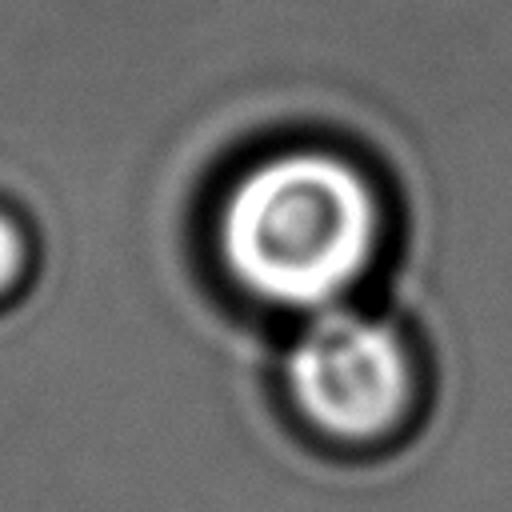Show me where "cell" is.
Instances as JSON below:
<instances>
[{"instance_id": "cell-1", "label": "cell", "mask_w": 512, "mask_h": 512, "mask_svg": "<svg viewBox=\"0 0 512 512\" xmlns=\"http://www.w3.org/2000/svg\"><path fill=\"white\" fill-rule=\"evenodd\" d=\"M384 200L368 172L328 148H284L244 168L216 212V256L260 304L328 312L372 272Z\"/></svg>"}, {"instance_id": "cell-2", "label": "cell", "mask_w": 512, "mask_h": 512, "mask_svg": "<svg viewBox=\"0 0 512 512\" xmlns=\"http://www.w3.org/2000/svg\"><path fill=\"white\" fill-rule=\"evenodd\" d=\"M284 388L312 432L364 448L396 436L412 420L420 372L412 348L388 320L328 308L288 348Z\"/></svg>"}, {"instance_id": "cell-3", "label": "cell", "mask_w": 512, "mask_h": 512, "mask_svg": "<svg viewBox=\"0 0 512 512\" xmlns=\"http://www.w3.org/2000/svg\"><path fill=\"white\" fill-rule=\"evenodd\" d=\"M28 268V236L12 212L0 208V300L24 280Z\"/></svg>"}]
</instances>
